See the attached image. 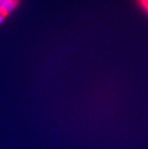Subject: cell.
I'll use <instances>...</instances> for the list:
<instances>
[{
	"label": "cell",
	"instance_id": "obj_1",
	"mask_svg": "<svg viewBox=\"0 0 148 149\" xmlns=\"http://www.w3.org/2000/svg\"><path fill=\"white\" fill-rule=\"evenodd\" d=\"M19 5V0H2L0 2V23L6 19Z\"/></svg>",
	"mask_w": 148,
	"mask_h": 149
},
{
	"label": "cell",
	"instance_id": "obj_2",
	"mask_svg": "<svg viewBox=\"0 0 148 149\" xmlns=\"http://www.w3.org/2000/svg\"><path fill=\"white\" fill-rule=\"evenodd\" d=\"M136 1L141 10L148 15V0H136Z\"/></svg>",
	"mask_w": 148,
	"mask_h": 149
},
{
	"label": "cell",
	"instance_id": "obj_3",
	"mask_svg": "<svg viewBox=\"0 0 148 149\" xmlns=\"http://www.w3.org/2000/svg\"><path fill=\"white\" fill-rule=\"evenodd\" d=\"M1 1H2V0H0V2H1Z\"/></svg>",
	"mask_w": 148,
	"mask_h": 149
}]
</instances>
